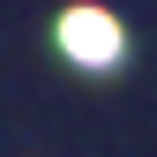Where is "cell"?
Segmentation results:
<instances>
[{
  "instance_id": "obj_1",
  "label": "cell",
  "mask_w": 157,
  "mask_h": 157,
  "mask_svg": "<svg viewBox=\"0 0 157 157\" xmlns=\"http://www.w3.org/2000/svg\"><path fill=\"white\" fill-rule=\"evenodd\" d=\"M60 52H67L75 67H112L127 52V30L112 23L105 8H67L60 15Z\"/></svg>"
}]
</instances>
